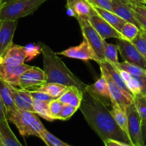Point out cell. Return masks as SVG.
<instances>
[{
    "label": "cell",
    "mask_w": 146,
    "mask_h": 146,
    "mask_svg": "<svg viewBox=\"0 0 146 146\" xmlns=\"http://www.w3.org/2000/svg\"><path fill=\"white\" fill-rule=\"evenodd\" d=\"M134 104L141 119H146V96L134 97Z\"/></svg>",
    "instance_id": "obj_34"
},
{
    "label": "cell",
    "mask_w": 146,
    "mask_h": 146,
    "mask_svg": "<svg viewBox=\"0 0 146 146\" xmlns=\"http://www.w3.org/2000/svg\"><path fill=\"white\" fill-rule=\"evenodd\" d=\"M140 31V29L137 26L128 21H126L122 27L120 33L126 40L131 42L133 38L138 34Z\"/></svg>",
    "instance_id": "obj_29"
},
{
    "label": "cell",
    "mask_w": 146,
    "mask_h": 146,
    "mask_svg": "<svg viewBox=\"0 0 146 146\" xmlns=\"http://www.w3.org/2000/svg\"><path fill=\"white\" fill-rule=\"evenodd\" d=\"M0 140L4 146H23L10 128L8 121H0Z\"/></svg>",
    "instance_id": "obj_21"
},
{
    "label": "cell",
    "mask_w": 146,
    "mask_h": 146,
    "mask_svg": "<svg viewBox=\"0 0 146 146\" xmlns=\"http://www.w3.org/2000/svg\"><path fill=\"white\" fill-rule=\"evenodd\" d=\"M130 7L135 12L146 17V7L145 4H130Z\"/></svg>",
    "instance_id": "obj_38"
},
{
    "label": "cell",
    "mask_w": 146,
    "mask_h": 146,
    "mask_svg": "<svg viewBox=\"0 0 146 146\" xmlns=\"http://www.w3.org/2000/svg\"><path fill=\"white\" fill-rule=\"evenodd\" d=\"M29 67L30 66L25 64L18 65L0 64V79L12 86L19 87L20 77Z\"/></svg>",
    "instance_id": "obj_12"
},
{
    "label": "cell",
    "mask_w": 146,
    "mask_h": 146,
    "mask_svg": "<svg viewBox=\"0 0 146 146\" xmlns=\"http://www.w3.org/2000/svg\"><path fill=\"white\" fill-rule=\"evenodd\" d=\"M29 58L28 51L26 46L13 44L7 52L0 57V64L18 65L24 64V61ZM29 59V58H28Z\"/></svg>",
    "instance_id": "obj_15"
},
{
    "label": "cell",
    "mask_w": 146,
    "mask_h": 146,
    "mask_svg": "<svg viewBox=\"0 0 146 146\" xmlns=\"http://www.w3.org/2000/svg\"><path fill=\"white\" fill-rule=\"evenodd\" d=\"M117 48L123 61L146 70V61L134 44L126 39H117Z\"/></svg>",
    "instance_id": "obj_10"
},
{
    "label": "cell",
    "mask_w": 146,
    "mask_h": 146,
    "mask_svg": "<svg viewBox=\"0 0 146 146\" xmlns=\"http://www.w3.org/2000/svg\"><path fill=\"white\" fill-rule=\"evenodd\" d=\"M116 66L119 69L124 71L133 76H145L146 75V70L143 69L141 67H139L134 64H130L126 61L119 62Z\"/></svg>",
    "instance_id": "obj_30"
},
{
    "label": "cell",
    "mask_w": 146,
    "mask_h": 146,
    "mask_svg": "<svg viewBox=\"0 0 146 146\" xmlns=\"http://www.w3.org/2000/svg\"><path fill=\"white\" fill-rule=\"evenodd\" d=\"M130 4H145L143 0H125Z\"/></svg>",
    "instance_id": "obj_44"
},
{
    "label": "cell",
    "mask_w": 146,
    "mask_h": 146,
    "mask_svg": "<svg viewBox=\"0 0 146 146\" xmlns=\"http://www.w3.org/2000/svg\"><path fill=\"white\" fill-rule=\"evenodd\" d=\"M17 26V20L0 19V57L14 44L13 38Z\"/></svg>",
    "instance_id": "obj_13"
},
{
    "label": "cell",
    "mask_w": 146,
    "mask_h": 146,
    "mask_svg": "<svg viewBox=\"0 0 146 146\" xmlns=\"http://www.w3.org/2000/svg\"><path fill=\"white\" fill-rule=\"evenodd\" d=\"M146 61V34L143 29L131 41Z\"/></svg>",
    "instance_id": "obj_31"
},
{
    "label": "cell",
    "mask_w": 146,
    "mask_h": 146,
    "mask_svg": "<svg viewBox=\"0 0 146 146\" xmlns=\"http://www.w3.org/2000/svg\"><path fill=\"white\" fill-rule=\"evenodd\" d=\"M41 140L44 141V143L50 144V145L53 146H72L66 143L63 142L62 141L54 136L51 133L49 132L47 129L44 130V132L42 134Z\"/></svg>",
    "instance_id": "obj_33"
},
{
    "label": "cell",
    "mask_w": 146,
    "mask_h": 146,
    "mask_svg": "<svg viewBox=\"0 0 146 146\" xmlns=\"http://www.w3.org/2000/svg\"><path fill=\"white\" fill-rule=\"evenodd\" d=\"M56 54L57 55L64 56L68 58H76V59L82 60V61L92 60V61H96L97 64L99 62L95 53L84 38L81 44H80L77 46L70 47L61 52L56 53Z\"/></svg>",
    "instance_id": "obj_11"
},
{
    "label": "cell",
    "mask_w": 146,
    "mask_h": 146,
    "mask_svg": "<svg viewBox=\"0 0 146 146\" xmlns=\"http://www.w3.org/2000/svg\"><path fill=\"white\" fill-rule=\"evenodd\" d=\"M0 146H4V145H3L2 143H1V140H0Z\"/></svg>",
    "instance_id": "obj_46"
},
{
    "label": "cell",
    "mask_w": 146,
    "mask_h": 146,
    "mask_svg": "<svg viewBox=\"0 0 146 146\" xmlns=\"http://www.w3.org/2000/svg\"><path fill=\"white\" fill-rule=\"evenodd\" d=\"M145 34H146V32H145Z\"/></svg>",
    "instance_id": "obj_51"
},
{
    "label": "cell",
    "mask_w": 146,
    "mask_h": 146,
    "mask_svg": "<svg viewBox=\"0 0 146 146\" xmlns=\"http://www.w3.org/2000/svg\"><path fill=\"white\" fill-rule=\"evenodd\" d=\"M99 66L100 67L101 75L104 77L106 81H107L111 104H117L120 106L126 108L129 105L133 104L134 102V96L131 93L124 91L123 88L117 85L115 81L112 79L107 70L102 65Z\"/></svg>",
    "instance_id": "obj_6"
},
{
    "label": "cell",
    "mask_w": 146,
    "mask_h": 146,
    "mask_svg": "<svg viewBox=\"0 0 146 146\" xmlns=\"http://www.w3.org/2000/svg\"><path fill=\"white\" fill-rule=\"evenodd\" d=\"M7 121V117H6L5 108H4V104H3L1 98L0 97V121Z\"/></svg>",
    "instance_id": "obj_41"
},
{
    "label": "cell",
    "mask_w": 146,
    "mask_h": 146,
    "mask_svg": "<svg viewBox=\"0 0 146 146\" xmlns=\"http://www.w3.org/2000/svg\"><path fill=\"white\" fill-rule=\"evenodd\" d=\"M63 106H64V104L62 103L58 98L53 99L49 102V111H50V115L54 121L59 120V117L61 113Z\"/></svg>",
    "instance_id": "obj_32"
},
{
    "label": "cell",
    "mask_w": 146,
    "mask_h": 146,
    "mask_svg": "<svg viewBox=\"0 0 146 146\" xmlns=\"http://www.w3.org/2000/svg\"><path fill=\"white\" fill-rule=\"evenodd\" d=\"M110 112L119 127L129 137L128 119H127L126 108L120 106L117 104H112V110L110 111Z\"/></svg>",
    "instance_id": "obj_22"
},
{
    "label": "cell",
    "mask_w": 146,
    "mask_h": 146,
    "mask_svg": "<svg viewBox=\"0 0 146 146\" xmlns=\"http://www.w3.org/2000/svg\"><path fill=\"white\" fill-rule=\"evenodd\" d=\"M98 64L99 65H102L106 70H107V71L108 72V74H110L112 79L115 81V83L117 85H118L121 88H123L124 91L130 93L128 88H127V86H126L125 83L123 81L121 75H120V70H119V68H117L115 65L111 64V63L109 62V61H104V62L99 63Z\"/></svg>",
    "instance_id": "obj_24"
},
{
    "label": "cell",
    "mask_w": 146,
    "mask_h": 146,
    "mask_svg": "<svg viewBox=\"0 0 146 146\" xmlns=\"http://www.w3.org/2000/svg\"><path fill=\"white\" fill-rule=\"evenodd\" d=\"M13 99L16 106L19 110L29 111L33 112L32 103L33 98L29 90L23 88H17L11 86Z\"/></svg>",
    "instance_id": "obj_17"
},
{
    "label": "cell",
    "mask_w": 146,
    "mask_h": 146,
    "mask_svg": "<svg viewBox=\"0 0 146 146\" xmlns=\"http://www.w3.org/2000/svg\"><path fill=\"white\" fill-rule=\"evenodd\" d=\"M88 19L93 28L96 30L103 40L110 38L125 39L120 31L116 30L105 20L103 19L92 7Z\"/></svg>",
    "instance_id": "obj_9"
},
{
    "label": "cell",
    "mask_w": 146,
    "mask_h": 146,
    "mask_svg": "<svg viewBox=\"0 0 146 146\" xmlns=\"http://www.w3.org/2000/svg\"><path fill=\"white\" fill-rule=\"evenodd\" d=\"M141 131L143 140L145 143L146 141V119H142L141 121Z\"/></svg>",
    "instance_id": "obj_42"
},
{
    "label": "cell",
    "mask_w": 146,
    "mask_h": 146,
    "mask_svg": "<svg viewBox=\"0 0 146 146\" xmlns=\"http://www.w3.org/2000/svg\"><path fill=\"white\" fill-rule=\"evenodd\" d=\"M91 6L86 0L77 1L72 9V15L77 18H89Z\"/></svg>",
    "instance_id": "obj_27"
},
{
    "label": "cell",
    "mask_w": 146,
    "mask_h": 146,
    "mask_svg": "<svg viewBox=\"0 0 146 146\" xmlns=\"http://www.w3.org/2000/svg\"><path fill=\"white\" fill-rule=\"evenodd\" d=\"M91 7L94 9V11H95L103 19L105 20V21H107V23H109L112 27H113L116 30H117V31L120 32L122 27H123V24L126 22L125 20L120 18V17L116 15L115 13H113V11H108V10L100 8V7H93V6H91Z\"/></svg>",
    "instance_id": "obj_23"
},
{
    "label": "cell",
    "mask_w": 146,
    "mask_h": 146,
    "mask_svg": "<svg viewBox=\"0 0 146 146\" xmlns=\"http://www.w3.org/2000/svg\"><path fill=\"white\" fill-rule=\"evenodd\" d=\"M128 119L129 138L133 146H145L141 131V118L137 113L134 102L126 107Z\"/></svg>",
    "instance_id": "obj_7"
},
{
    "label": "cell",
    "mask_w": 146,
    "mask_h": 146,
    "mask_svg": "<svg viewBox=\"0 0 146 146\" xmlns=\"http://www.w3.org/2000/svg\"><path fill=\"white\" fill-rule=\"evenodd\" d=\"M119 70L123 81L134 97L146 96V75L133 76L125 71Z\"/></svg>",
    "instance_id": "obj_14"
},
{
    "label": "cell",
    "mask_w": 146,
    "mask_h": 146,
    "mask_svg": "<svg viewBox=\"0 0 146 146\" xmlns=\"http://www.w3.org/2000/svg\"><path fill=\"white\" fill-rule=\"evenodd\" d=\"M8 121L12 123L22 136L33 135L42 138V134L46 129L37 114L32 111L17 109L6 115Z\"/></svg>",
    "instance_id": "obj_3"
},
{
    "label": "cell",
    "mask_w": 146,
    "mask_h": 146,
    "mask_svg": "<svg viewBox=\"0 0 146 146\" xmlns=\"http://www.w3.org/2000/svg\"><path fill=\"white\" fill-rule=\"evenodd\" d=\"M145 146H146V145H145Z\"/></svg>",
    "instance_id": "obj_52"
},
{
    "label": "cell",
    "mask_w": 146,
    "mask_h": 146,
    "mask_svg": "<svg viewBox=\"0 0 146 146\" xmlns=\"http://www.w3.org/2000/svg\"><path fill=\"white\" fill-rule=\"evenodd\" d=\"M84 91H87L90 94L97 96L102 99L110 102V93H109L108 86H107V81L103 76L101 75L100 79L97 80L93 84L87 85Z\"/></svg>",
    "instance_id": "obj_20"
},
{
    "label": "cell",
    "mask_w": 146,
    "mask_h": 146,
    "mask_svg": "<svg viewBox=\"0 0 146 146\" xmlns=\"http://www.w3.org/2000/svg\"><path fill=\"white\" fill-rule=\"evenodd\" d=\"M29 92L31 97L33 98V99L40 100V101H50L54 99L50 95H48L47 93L42 92V91L34 90V91H29Z\"/></svg>",
    "instance_id": "obj_37"
},
{
    "label": "cell",
    "mask_w": 146,
    "mask_h": 146,
    "mask_svg": "<svg viewBox=\"0 0 146 146\" xmlns=\"http://www.w3.org/2000/svg\"><path fill=\"white\" fill-rule=\"evenodd\" d=\"M82 98L83 91L79 89L77 87L72 86L67 87V90L58 99L64 104H70L79 108Z\"/></svg>",
    "instance_id": "obj_18"
},
{
    "label": "cell",
    "mask_w": 146,
    "mask_h": 146,
    "mask_svg": "<svg viewBox=\"0 0 146 146\" xmlns=\"http://www.w3.org/2000/svg\"><path fill=\"white\" fill-rule=\"evenodd\" d=\"M133 14H134L135 17L137 19V21H138V23L140 24V27H141V29L146 32V17H143V16L140 15L138 13L135 12L134 10L133 9Z\"/></svg>",
    "instance_id": "obj_39"
},
{
    "label": "cell",
    "mask_w": 146,
    "mask_h": 146,
    "mask_svg": "<svg viewBox=\"0 0 146 146\" xmlns=\"http://www.w3.org/2000/svg\"><path fill=\"white\" fill-rule=\"evenodd\" d=\"M118 48L117 46L113 44L104 42V55L106 61L117 66L118 64V56H117Z\"/></svg>",
    "instance_id": "obj_28"
},
{
    "label": "cell",
    "mask_w": 146,
    "mask_h": 146,
    "mask_svg": "<svg viewBox=\"0 0 146 146\" xmlns=\"http://www.w3.org/2000/svg\"><path fill=\"white\" fill-rule=\"evenodd\" d=\"M49 102L50 101H40V100L33 99L32 108L33 112L41 118L50 122H52L54 120L51 116L49 111Z\"/></svg>",
    "instance_id": "obj_26"
},
{
    "label": "cell",
    "mask_w": 146,
    "mask_h": 146,
    "mask_svg": "<svg viewBox=\"0 0 146 146\" xmlns=\"http://www.w3.org/2000/svg\"><path fill=\"white\" fill-rule=\"evenodd\" d=\"M8 1H9V0H0V4H4V3L7 2Z\"/></svg>",
    "instance_id": "obj_45"
},
{
    "label": "cell",
    "mask_w": 146,
    "mask_h": 146,
    "mask_svg": "<svg viewBox=\"0 0 146 146\" xmlns=\"http://www.w3.org/2000/svg\"><path fill=\"white\" fill-rule=\"evenodd\" d=\"M77 19L80 27L83 38L88 42L95 53L98 58V64L105 61L104 55V40L102 38L96 30L93 28L89 21L88 18H77Z\"/></svg>",
    "instance_id": "obj_5"
},
{
    "label": "cell",
    "mask_w": 146,
    "mask_h": 146,
    "mask_svg": "<svg viewBox=\"0 0 146 146\" xmlns=\"http://www.w3.org/2000/svg\"><path fill=\"white\" fill-rule=\"evenodd\" d=\"M2 6H3V4H0V10H1V7H2Z\"/></svg>",
    "instance_id": "obj_48"
},
{
    "label": "cell",
    "mask_w": 146,
    "mask_h": 146,
    "mask_svg": "<svg viewBox=\"0 0 146 146\" xmlns=\"http://www.w3.org/2000/svg\"><path fill=\"white\" fill-rule=\"evenodd\" d=\"M47 0H9L0 10L1 20H18L35 12Z\"/></svg>",
    "instance_id": "obj_4"
},
{
    "label": "cell",
    "mask_w": 146,
    "mask_h": 146,
    "mask_svg": "<svg viewBox=\"0 0 146 146\" xmlns=\"http://www.w3.org/2000/svg\"><path fill=\"white\" fill-rule=\"evenodd\" d=\"M0 97L5 108L6 115L18 109L13 99L11 85L7 84L1 79H0Z\"/></svg>",
    "instance_id": "obj_19"
},
{
    "label": "cell",
    "mask_w": 146,
    "mask_h": 146,
    "mask_svg": "<svg viewBox=\"0 0 146 146\" xmlns=\"http://www.w3.org/2000/svg\"><path fill=\"white\" fill-rule=\"evenodd\" d=\"M45 84H47V78L44 70L38 67L30 66L20 77L19 87L29 91H34Z\"/></svg>",
    "instance_id": "obj_8"
},
{
    "label": "cell",
    "mask_w": 146,
    "mask_h": 146,
    "mask_svg": "<svg viewBox=\"0 0 146 146\" xmlns=\"http://www.w3.org/2000/svg\"><path fill=\"white\" fill-rule=\"evenodd\" d=\"M104 146H132L129 144L125 143L120 142V141H115V140H106L103 141Z\"/></svg>",
    "instance_id": "obj_40"
},
{
    "label": "cell",
    "mask_w": 146,
    "mask_h": 146,
    "mask_svg": "<svg viewBox=\"0 0 146 146\" xmlns=\"http://www.w3.org/2000/svg\"><path fill=\"white\" fill-rule=\"evenodd\" d=\"M45 144H46V145H47V146H53V145H50V144H48V143H45Z\"/></svg>",
    "instance_id": "obj_47"
},
{
    "label": "cell",
    "mask_w": 146,
    "mask_h": 146,
    "mask_svg": "<svg viewBox=\"0 0 146 146\" xmlns=\"http://www.w3.org/2000/svg\"><path fill=\"white\" fill-rule=\"evenodd\" d=\"M67 86L62 85L60 84H56V83H47L42 86L37 88V91H42V92L47 93L50 95L52 98L54 99L58 98L62 95L63 93L67 90Z\"/></svg>",
    "instance_id": "obj_25"
},
{
    "label": "cell",
    "mask_w": 146,
    "mask_h": 146,
    "mask_svg": "<svg viewBox=\"0 0 146 146\" xmlns=\"http://www.w3.org/2000/svg\"><path fill=\"white\" fill-rule=\"evenodd\" d=\"M93 7H97L112 11L111 0H86Z\"/></svg>",
    "instance_id": "obj_36"
},
{
    "label": "cell",
    "mask_w": 146,
    "mask_h": 146,
    "mask_svg": "<svg viewBox=\"0 0 146 146\" xmlns=\"http://www.w3.org/2000/svg\"><path fill=\"white\" fill-rule=\"evenodd\" d=\"M143 1H144V4H146V0H143Z\"/></svg>",
    "instance_id": "obj_49"
},
{
    "label": "cell",
    "mask_w": 146,
    "mask_h": 146,
    "mask_svg": "<svg viewBox=\"0 0 146 146\" xmlns=\"http://www.w3.org/2000/svg\"><path fill=\"white\" fill-rule=\"evenodd\" d=\"M79 1H80V0H67V5H66V7H67V9L69 11H72V13L73 7Z\"/></svg>",
    "instance_id": "obj_43"
},
{
    "label": "cell",
    "mask_w": 146,
    "mask_h": 146,
    "mask_svg": "<svg viewBox=\"0 0 146 146\" xmlns=\"http://www.w3.org/2000/svg\"><path fill=\"white\" fill-rule=\"evenodd\" d=\"M109 101L84 91L79 109L90 128L104 141L115 140L132 145L129 137L122 131L107 108Z\"/></svg>",
    "instance_id": "obj_1"
},
{
    "label": "cell",
    "mask_w": 146,
    "mask_h": 146,
    "mask_svg": "<svg viewBox=\"0 0 146 146\" xmlns=\"http://www.w3.org/2000/svg\"><path fill=\"white\" fill-rule=\"evenodd\" d=\"M78 108L73 106L70 105V104H64L62 110L61 111L59 120L61 121H67L69 120L77 111Z\"/></svg>",
    "instance_id": "obj_35"
},
{
    "label": "cell",
    "mask_w": 146,
    "mask_h": 146,
    "mask_svg": "<svg viewBox=\"0 0 146 146\" xmlns=\"http://www.w3.org/2000/svg\"><path fill=\"white\" fill-rule=\"evenodd\" d=\"M112 11L126 21L132 23L142 29L140 24L135 17L130 4L125 0H111Z\"/></svg>",
    "instance_id": "obj_16"
},
{
    "label": "cell",
    "mask_w": 146,
    "mask_h": 146,
    "mask_svg": "<svg viewBox=\"0 0 146 146\" xmlns=\"http://www.w3.org/2000/svg\"><path fill=\"white\" fill-rule=\"evenodd\" d=\"M145 145H146V141H145Z\"/></svg>",
    "instance_id": "obj_50"
},
{
    "label": "cell",
    "mask_w": 146,
    "mask_h": 146,
    "mask_svg": "<svg viewBox=\"0 0 146 146\" xmlns=\"http://www.w3.org/2000/svg\"><path fill=\"white\" fill-rule=\"evenodd\" d=\"M43 55L44 71L47 83H56L67 86H76L84 92L87 84L76 76L65 65L61 58L50 46L39 42Z\"/></svg>",
    "instance_id": "obj_2"
}]
</instances>
